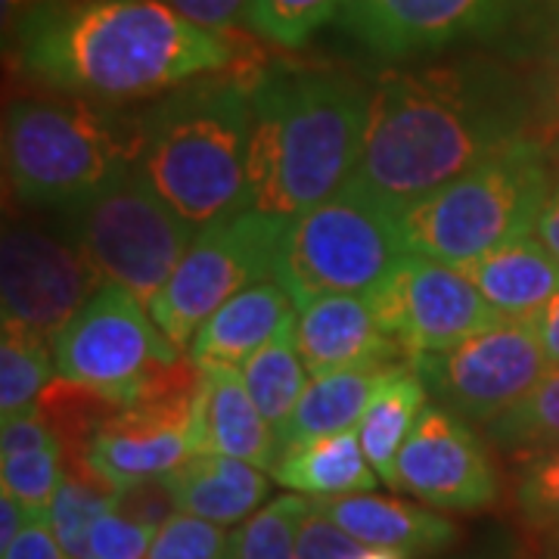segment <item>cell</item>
Here are the masks:
<instances>
[{
	"label": "cell",
	"instance_id": "ba28073f",
	"mask_svg": "<svg viewBox=\"0 0 559 559\" xmlns=\"http://www.w3.org/2000/svg\"><path fill=\"white\" fill-rule=\"evenodd\" d=\"M69 221L72 242L103 280L124 286L146 308L200 234L150 183L140 165H131L94 200L69 209Z\"/></svg>",
	"mask_w": 559,
	"mask_h": 559
},
{
	"label": "cell",
	"instance_id": "f35d334b",
	"mask_svg": "<svg viewBox=\"0 0 559 559\" xmlns=\"http://www.w3.org/2000/svg\"><path fill=\"white\" fill-rule=\"evenodd\" d=\"M0 557L3 559H69L66 557V550L60 547L57 535H53V528H50L47 513H40V516H35V520L28 522L20 538L13 540L7 550H0Z\"/></svg>",
	"mask_w": 559,
	"mask_h": 559
},
{
	"label": "cell",
	"instance_id": "8992f818",
	"mask_svg": "<svg viewBox=\"0 0 559 559\" xmlns=\"http://www.w3.org/2000/svg\"><path fill=\"white\" fill-rule=\"evenodd\" d=\"M550 193L544 146L520 138L473 171L444 183L399 215L407 249L466 267L503 242L535 234Z\"/></svg>",
	"mask_w": 559,
	"mask_h": 559
},
{
	"label": "cell",
	"instance_id": "9c48e42d",
	"mask_svg": "<svg viewBox=\"0 0 559 559\" xmlns=\"http://www.w3.org/2000/svg\"><path fill=\"white\" fill-rule=\"evenodd\" d=\"M283 224L286 218L261 215L255 209L202 224L175 274L150 301L153 320L180 352L190 348L202 323L242 286L274 277Z\"/></svg>",
	"mask_w": 559,
	"mask_h": 559
},
{
	"label": "cell",
	"instance_id": "3957f363",
	"mask_svg": "<svg viewBox=\"0 0 559 559\" xmlns=\"http://www.w3.org/2000/svg\"><path fill=\"white\" fill-rule=\"evenodd\" d=\"M370 84L345 72L271 66L252 79L249 209L293 218L348 183L364 143Z\"/></svg>",
	"mask_w": 559,
	"mask_h": 559
},
{
	"label": "cell",
	"instance_id": "f1b7e54d",
	"mask_svg": "<svg viewBox=\"0 0 559 559\" xmlns=\"http://www.w3.org/2000/svg\"><path fill=\"white\" fill-rule=\"evenodd\" d=\"M488 436L503 451H544L559 448V367H550L538 385L507 414L488 423Z\"/></svg>",
	"mask_w": 559,
	"mask_h": 559
},
{
	"label": "cell",
	"instance_id": "5bb4252c",
	"mask_svg": "<svg viewBox=\"0 0 559 559\" xmlns=\"http://www.w3.org/2000/svg\"><path fill=\"white\" fill-rule=\"evenodd\" d=\"M367 296L373 299L385 333L411 360L444 352L500 320L463 267L417 252H411L395 274Z\"/></svg>",
	"mask_w": 559,
	"mask_h": 559
},
{
	"label": "cell",
	"instance_id": "2e32d148",
	"mask_svg": "<svg viewBox=\"0 0 559 559\" xmlns=\"http://www.w3.org/2000/svg\"><path fill=\"white\" fill-rule=\"evenodd\" d=\"M193 454H200L197 399H187L119 411L94 432L84 463L94 479L119 491L134 481L162 479Z\"/></svg>",
	"mask_w": 559,
	"mask_h": 559
},
{
	"label": "cell",
	"instance_id": "52a82bcc",
	"mask_svg": "<svg viewBox=\"0 0 559 559\" xmlns=\"http://www.w3.org/2000/svg\"><path fill=\"white\" fill-rule=\"evenodd\" d=\"M411 255L399 215L352 180L330 200L286 218L274 277L296 308L320 296H367Z\"/></svg>",
	"mask_w": 559,
	"mask_h": 559
},
{
	"label": "cell",
	"instance_id": "603a6c76",
	"mask_svg": "<svg viewBox=\"0 0 559 559\" xmlns=\"http://www.w3.org/2000/svg\"><path fill=\"white\" fill-rule=\"evenodd\" d=\"M271 479L311 500L348 498L380 485L360 448L358 429L289 444L271 466Z\"/></svg>",
	"mask_w": 559,
	"mask_h": 559
},
{
	"label": "cell",
	"instance_id": "4dcf8cb0",
	"mask_svg": "<svg viewBox=\"0 0 559 559\" xmlns=\"http://www.w3.org/2000/svg\"><path fill=\"white\" fill-rule=\"evenodd\" d=\"M311 500L283 495L264 503L234 532V559H299V525Z\"/></svg>",
	"mask_w": 559,
	"mask_h": 559
},
{
	"label": "cell",
	"instance_id": "e575fe53",
	"mask_svg": "<svg viewBox=\"0 0 559 559\" xmlns=\"http://www.w3.org/2000/svg\"><path fill=\"white\" fill-rule=\"evenodd\" d=\"M153 538H156L153 528L109 510L94 522L87 550L91 559H146Z\"/></svg>",
	"mask_w": 559,
	"mask_h": 559
},
{
	"label": "cell",
	"instance_id": "d6986e66",
	"mask_svg": "<svg viewBox=\"0 0 559 559\" xmlns=\"http://www.w3.org/2000/svg\"><path fill=\"white\" fill-rule=\"evenodd\" d=\"M200 454H224L267 469L277 463L280 444L267 419L261 417L237 367H205L197 395Z\"/></svg>",
	"mask_w": 559,
	"mask_h": 559
},
{
	"label": "cell",
	"instance_id": "74e56055",
	"mask_svg": "<svg viewBox=\"0 0 559 559\" xmlns=\"http://www.w3.org/2000/svg\"><path fill=\"white\" fill-rule=\"evenodd\" d=\"M159 3L171 7L183 20L224 35L249 16V0H159Z\"/></svg>",
	"mask_w": 559,
	"mask_h": 559
},
{
	"label": "cell",
	"instance_id": "4316f807",
	"mask_svg": "<svg viewBox=\"0 0 559 559\" xmlns=\"http://www.w3.org/2000/svg\"><path fill=\"white\" fill-rule=\"evenodd\" d=\"M296 320H299V314L286 320L277 330V336L240 367L242 382L255 401V407L261 411V417L267 419V426L274 429L277 444L280 432L286 429V423L293 417L301 392L308 389V367H305V358L299 352Z\"/></svg>",
	"mask_w": 559,
	"mask_h": 559
},
{
	"label": "cell",
	"instance_id": "d590c367",
	"mask_svg": "<svg viewBox=\"0 0 559 559\" xmlns=\"http://www.w3.org/2000/svg\"><path fill=\"white\" fill-rule=\"evenodd\" d=\"M112 510L146 525V528H153V532H159L165 522L178 516V500H175L168 479L162 476V479H143L119 488L116 500H112Z\"/></svg>",
	"mask_w": 559,
	"mask_h": 559
},
{
	"label": "cell",
	"instance_id": "d6a6232c",
	"mask_svg": "<svg viewBox=\"0 0 559 559\" xmlns=\"http://www.w3.org/2000/svg\"><path fill=\"white\" fill-rule=\"evenodd\" d=\"M516 510L535 532L559 528V448L525 454L516 476Z\"/></svg>",
	"mask_w": 559,
	"mask_h": 559
},
{
	"label": "cell",
	"instance_id": "8d00e7d4",
	"mask_svg": "<svg viewBox=\"0 0 559 559\" xmlns=\"http://www.w3.org/2000/svg\"><path fill=\"white\" fill-rule=\"evenodd\" d=\"M296 554H299V559H360L364 557V544L330 520L318 507V500H311V507H308V513L299 525Z\"/></svg>",
	"mask_w": 559,
	"mask_h": 559
},
{
	"label": "cell",
	"instance_id": "cb8c5ba5",
	"mask_svg": "<svg viewBox=\"0 0 559 559\" xmlns=\"http://www.w3.org/2000/svg\"><path fill=\"white\" fill-rule=\"evenodd\" d=\"M0 476L3 491L32 513H47L62 481V444L38 411L3 419L0 426Z\"/></svg>",
	"mask_w": 559,
	"mask_h": 559
},
{
	"label": "cell",
	"instance_id": "ac0fdd59",
	"mask_svg": "<svg viewBox=\"0 0 559 559\" xmlns=\"http://www.w3.org/2000/svg\"><path fill=\"white\" fill-rule=\"evenodd\" d=\"M296 314L299 308L277 277L255 280L224 301L197 330V336L190 342V360L202 370L218 367V364L242 367Z\"/></svg>",
	"mask_w": 559,
	"mask_h": 559
},
{
	"label": "cell",
	"instance_id": "ab89813d",
	"mask_svg": "<svg viewBox=\"0 0 559 559\" xmlns=\"http://www.w3.org/2000/svg\"><path fill=\"white\" fill-rule=\"evenodd\" d=\"M35 516H40V513H32L16 495L3 491L0 495V550H7L13 540L20 538L22 532H25V525Z\"/></svg>",
	"mask_w": 559,
	"mask_h": 559
},
{
	"label": "cell",
	"instance_id": "836d02e7",
	"mask_svg": "<svg viewBox=\"0 0 559 559\" xmlns=\"http://www.w3.org/2000/svg\"><path fill=\"white\" fill-rule=\"evenodd\" d=\"M146 559H234V535L224 525L178 513L156 532Z\"/></svg>",
	"mask_w": 559,
	"mask_h": 559
},
{
	"label": "cell",
	"instance_id": "44dd1931",
	"mask_svg": "<svg viewBox=\"0 0 559 559\" xmlns=\"http://www.w3.org/2000/svg\"><path fill=\"white\" fill-rule=\"evenodd\" d=\"M498 318L535 320L559 293V259L528 234L463 267Z\"/></svg>",
	"mask_w": 559,
	"mask_h": 559
},
{
	"label": "cell",
	"instance_id": "ee69618b",
	"mask_svg": "<svg viewBox=\"0 0 559 559\" xmlns=\"http://www.w3.org/2000/svg\"><path fill=\"white\" fill-rule=\"evenodd\" d=\"M360 559H407V554H399V550H377V547H370V550H364V557Z\"/></svg>",
	"mask_w": 559,
	"mask_h": 559
},
{
	"label": "cell",
	"instance_id": "83f0119b",
	"mask_svg": "<svg viewBox=\"0 0 559 559\" xmlns=\"http://www.w3.org/2000/svg\"><path fill=\"white\" fill-rule=\"evenodd\" d=\"M57 360L50 342L3 323L0 340V417H20L38 407L44 389L53 382Z\"/></svg>",
	"mask_w": 559,
	"mask_h": 559
},
{
	"label": "cell",
	"instance_id": "4fadbf2b",
	"mask_svg": "<svg viewBox=\"0 0 559 559\" xmlns=\"http://www.w3.org/2000/svg\"><path fill=\"white\" fill-rule=\"evenodd\" d=\"M103 274L72 240H60L35 224H13L0 242V301L3 323L53 342L87 299Z\"/></svg>",
	"mask_w": 559,
	"mask_h": 559
},
{
	"label": "cell",
	"instance_id": "7bdbcfd3",
	"mask_svg": "<svg viewBox=\"0 0 559 559\" xmlns=\"http://www.w3.org/2000/svg\"><path fill=\"white\" fill-rule=\"evenodd\" d=\"M535 237H538V240L559 259V183L557 187H550V193H547V200H544L538 224H535Z\"/></svg>",
	"mask_w": 559,
	"mask_h": 559
},
{
	"label": "cell",
	"instance_id": "7402d4cb",
	"mask_svg": "<svg viewBox=\"0 0 559 559\" xmlns=\"http://www.w3.org/2000/svg\"><path fill=\"white\" fill-rule=\"evenodd\" d=\"M180 513L200 516L215 525H242L271 491V481L259 466L224 454H193L175 473L165 476Z\"/></svg>",
	"mask_w": 559,
	"mask_h": 559
},
{
	"label": "cell",
	"instance_id": "60d3db41",
	"mask_svg": "<svg viewBox=\"0 0 559 559\" xmlns=\"http://www.w3.org/2000/svg\"><path fill=\"white\" fill-rule=\"evenodd\" d=\"M540 146H550V143H559V60L554 66V75H550V84H547V94L540 100L538 112V138H535Z\"/></svg>",
	"mask_w": 559,
	"mask_h": 559
},
{
	"label": "cell",
	"instance_id": "1f68e13d",
	"mask_svg": "<svg viewBox=\"0 0 559 559\" xmlns=\"http://www.w3.org/2000/svg\"><path fill=\"white\" fill-rule=\"evenodd\" d=\"M348 0H249L246 25L267 44L299 50L323 25L342 16Z\"/></svg>",
	"mask_w": 559,
	"mask_h": 559
},
{
	"label": "cell",
	"instance_id": "f546056e",
	"mask_svg": "<svg viewBox=\"0 0 559 559\" xmlns=\"http://www.w3.org/2000/svg\"><path fill=\"white\" fill-rule=\"evenodd\" d=\"M112 500H116V491L103 481L72 476V473L62 476L60 488L47 507V520L66 557L91 559V550H87L91 528L103 513L112 510Z\"/></svg>",
	"mask_w": 559,
	"mask_h": 559
},
{
	"label": "cell",
	"instance_id": "277c9868",
	"mask_svg": "<svg viewBox=\"0 0 559 559\" xmlns=\"http://www.w3.org/2000/svg\"><path fill=\"white\" fill-rule=\"evenodd\" d=\"M138 124V165L190 224L249 209L252 81L218 72L178 84Z\"/></svg>",
	"mask_w": 559,
	"mask_h": 559
},
{
	"label": "cell",
	"instance_id": "6da1fadb",
	"mask_svg": "<svg viewBox=\"0 0 559 559\" xmlns=\"http://www.w3.org/2000/svg\"><path fill=\"white\" fill-rule=\"evenodd\" d=\"M520 87L491 60L385 69L370 84L352 183L401 215L522 138Z\"/></svg>",
	"mask_w": 559,
	"mask_h": 559
},
{
	"label": "cell",
	"instance_id": "9a60e30c",
	"mask_svg": "<svg viewBox=\"0 0 559 559\" xmlns=\"http://www.w3.org/2000/svg\"><path fill=\"white\" fill-rule=\"evenodd\" d=\"M395 491L436 510H485L500 495V479L469 419L429 404L395 460Z\"/></svg>",
	"mask_w": 559,
	"mask_h": 559
},
{
	"label": "cell",
	"instance_id": "b9f144b4",
	"mask_svg": "<svg viewBox=\"0 0 559 559\" xmlns=\"http://www.w3.org/2000/svg\"><path fill=\"white\" fill-rule=\"evenodd\" d=\"M535 330H538L540 348L547 355V364L559 367V293L547 301V308L535 318Z\"/></svg>",
	"mask_w": 559,
	"mask_h": 559
},
{
	"label": "cell",
	"instance_id": "30bf717a",
	"mask_svg": "<svg viewBox=\"0 0 559 559\" xmlns=\"http://www.w3.org/2000/svg\"><path fill=\"white\" fill-rule=\"evenodd\" d=\"M57 377L100 389L121 411L134 407L140 385L180 358L150 308L119 283H103L50 342Z\"/></svg>",
	"mask_w": 559,
	"mask_h": 559
},
{
	"label": "cell",
	"instance_id": "8fae6325",
	"mask_svg": "<svg viewBox=\"0 0 559 559\" xmlns=\"http://www.w3.org/2000/svg\"><path fill=\"white\" fill-rule=\"evenodd\" d=\"M411 367L441 407L469 423H491L507 414L550 370L535 320L507 318L444 352L417 355Z\"/></svg>",
	"mask_w": 559,
	"mask_h": 559
},
{
	"label": "cell",
	"instance_id": "d4e9b609",
	"mask_svg": "<svg viewBox=\"0 0 559 559\" xmlns=\"http://www.w3.org/2000/svg\"><path fill=\"white\" fill-rule=\"evenodd\" d=\"M392 370L395 367H367V370H336L314 377L301 392L286 429L280 432V454L299 441L358 429L367 404Z\"/></svg>",
	"mask_w": 559,
	"mask_h": 559
},
{
	"label": "cell",
	"instance_id": "f6af8a7d",
	"mask_svg": "<svg viewBox=\"0 0 559 559\" xmlns=\"http://www.w3.org/2000/svg\"><path fill=\"white\" fill-rule=\"evenodd\" d=\"M547 550H550V559H559V528L557 532H550V535H547Z\"/></svg>",
	"mask_w": 559,
	"mask_h": 559
},
{
	"label": "cell",
	"instance_id": "484cf974",
	"mask_svg": "<svg viewBox=\"0 0 559 559\" xmlns=\"http://www.w3.org/2000/svg\"><path fill=\"white\" fill-rule=\"evenodd\" d=\"M426 407H429V389L423 385L419 373L411 364H401L382 380L377 395L370 399L364 417H360V448L367 454V463L373 466V473L389 488L395 479V460H399L401 448L411 439Z\"/></svg>",
	"mask_w": 559,
	"mask_h": 559
},
{
	"label": "cell",
	"instance_id": "7a4b0ae2",
	"mask_svg": "<svg viewBox=\"0 0 559 559\" xmlns=\"http://www.w3.org/2000/svg\"><path fill=\"white\" fill-rule=\"evenodd\" d=\"M16 62L66 94L131 100L230 72L224 32L183 20L159 0H32L16 20Z\"/></svg>",
	"mask_w": 559,
	"mask_h": 559
},
{
	"label": "cell",
	"instance_id": "5b68a950",
	"mask_svg": "<svg viewBox=\"0 0 559 559\" xmlns=\"http://www.w3.org/2000/svg\"><path fill=\"white\" fill-rule=\"evenodd\" d=\"M140 159L131 131L79 100H16L3 116V171L16 200L35 209H75Z\"/></svg>",
	"mask_w": 559,
	"mask_h": 559
},
{
	"label": "cell",
	"instance_id": "7c38bea8",
	"mask_svg": "<svg viewBox=\"0 0 559 559\" xmlns=\"http://www.w3.org/2000/svg\"><path fill=\"white\" fill-rule=\"evenodd\" d=\"M538 0H348L342 25L382 60H417L510 38Z\"/></svg>",
	"mask_w": 559,
	"mask_h": 559
},
{
	"label": "cell",
	"instance_id": "e0dca14e",
	"mask_svg": "<svg viewBox=\"0 0 559 559\" xmlns=\"http://www.w3.org/2000/svg\"><path fill=\"white\" fill-rule=\"evenodd\" d=\"M299 352L311 377L336 370L399 367L404 355L399 342L385 333L370 296H320L299 308L296 320Z\"/></svg>",
	"mask_w": 559,
	"mask_h": 559
},
{
	"label": "cell",
	"instance_id": "ffe728a7",
	"mask_svg": "<svg viewBox=\"0 0 559 559\" xmlns=\"http://www.w3.org/2000/svg\"><path fill=\"white\" fill-rule=\"evenodd\" d=\"M318 507L364 547L399 550V554H439L457 540V525L429 503L382 498V495H348L318 500Z\"/></svg>",
	"mask_w": 559,
	"mask_h": 559
}]
</instances>
